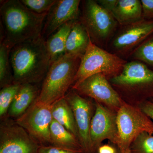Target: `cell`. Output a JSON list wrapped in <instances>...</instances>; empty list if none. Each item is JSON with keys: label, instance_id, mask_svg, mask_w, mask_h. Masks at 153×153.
I'll list each match as a JSON object with an SVG mask.
<instances>
[{"label": "cell", "instance_id": "obj_1", "mask_svg": "<svg viewBox=\"0 0 153 153\" xmlns=\"http://www.w3.org/2000/svg\"><path fill=\"white\" fill-rule=\"evenodd\" d=\"M0 13L3 29L1 42L11 49L17 44L42 36L48 13H33L21 0L3 1Z\"/></svg>", "mask_w": 153, "mask_h": 153}, {"label": "cell", "instance_id": "obj_2", "mask_svg": "<svg viewBox=\"0 0 153 153\" xmlns=\"http://www.w3.org/2000/svg\"><path fill=\"white\" fill-rule=\"evenodd\" d=\"M13 83L36 84L44 79L51 64L42 36L14 46L10 53Z\"/></svg>", "mask_w": 153, "mask_h": 153}, {"label": "cell", "instance_id": "obj_3", "mask_svg": "<svg viewBox=\"0 0 153 153\" xmlns=\"http://www.w3.org/2000/svg\"><path fill=\"white\" fill-rule=\"evenodd\" d=\"M81 58L66 55L50 65L43 79L37 101L51 105L65 97L74 84Z\"/></svg>", "mask_w": 153, "mask_h": 153}, {"label": "cell", "instance_id": "obj_4", "mask_svg": "<svg viewBox=\"0 0 153 153\" xmlns=\"http://www.w3.org/2000/svg\"><path fill=\"white\" fill-rule=\"evenodd\" d=\"M127 62L116 54L98 47L91 41L85 54L81 57L72 86L95 74H104L109 79L121 73Z\"/></svg>", "mask_w": 153, "mask_h": 153}, {"label": "cell", "instance_id": "obj_5", "mask_svg": "<svg viewBox=\"0 0 153 153\" xmlns=\"http://www.w3.org/2000/svg\"><path fill=\"white\" fill-rule=\"evenodd\" d=\"M79 20L92 42L100 47L110 41L119 26L112 15L94 0L82 1Z\"/></svg>", "mask_w": 153, "mask_h": 153}, {"label": "cell", "instance_id": "obj_6", "mask_svg": "<svg viewBox=\"0 0 153 153\" xmlns=\"http://www.w3.org/2000/svg\"><path fill=\"white\" fill-rule=\"evenodd\" d=\"M118 138L116 146L121 152L130 151L136 137L143 132L153 134V122L139 108L123 101L117 112Z\"/></svg>", "mask_w": 153, "mask_h": 153}, {"label": "cell", "instance_id": "obj_7", "mask_svg": "<svg viewBox=\"0 0 153 153\" xmlns=\"http://www.w3.org/2000/svg\"><path fill=\"white\" fill-rule=\"evenodd\" d=\"M109 81L113 86L127 94H143L153 91V70L133 60L127 62L121 73Z\"/></svg>", "mask_w": 153, "mask_h": 153}, {"label": "cell", "instance_id": "obj_8", "mask_svg": "<svg viewBox=\"0 0 153 153\" xmlns=\"http://www.w3.org/2000/svg\"><path fill=\"white\" fill-rule=\"evenodd\" d=\"M52 105L36 100L15 121L41 146H50V128L53 117Z\"/></svg>", "mask_w": 153, "mask_h": 153}, {"label": "cell", "instance_id": "obj_9", "mask_svg": "<svg viewBox=\"0 0 153 153\" xmlns=\"http://www.w3.org/2000/svg\"><path fill=\"white\" fill-rule=\"evenodd\" d=\"M111 39V53L120 57L130 56L141 44L153 34V20L143 19L139 22L120 26Z\"/></svg>", "mask_w": 153, "mask_h": 153}, {"label": "cell", "instance_id": "obj_10", "mask_svg": "<svg viewBox=\"0 0 153 153\" xmlns=\"http://www.w3.org/2000/svg\"><path fill=\"white\" fill-rule=\"evenodd\" d=\"M71 88L80 95L93 99L116 112L123 101L107 77L101 73L87 77Z\"/></svg>", "mask_w": 153, "mask_h": 153}, {"label": "cell", "instance_id": "obj_11", "mask_svg": "<svg viewBox=\"0 0 153 153\" xmlns=\"http://www.w3.org/2000/svg\"><path fill=\"white\" fill-rule=\"evenodd\" d=\"M41 146L27 132L8 117L0 125V153H38Z\"/></svg>", "mask_w": 153, "mask_h": 153}, {"label": "cell", "instance_id": "obj_12", "mask_svg": "<svg viewBox=\"0 0 153 153\" xmlns=\"http://www.w3.org/2000/svg\"><path fill=\"white\" fill-rule=\"evenodd\" d=\"M74 113L79 140L86 153H94L90 137L91 120L95 105L90 100L71 88L65 96Z\"/></svg>", "mask_w": 153, "mask_h": 153}, {"label": "cell", "instance_id": "obj_13", "mask_svg": "<svg viewBox=\"0 0 153 153\" xmlns=\"http://www.w3.org/2000/svg\"><path fill=\"white\" fill-rule=\"evenodd\" d=\"M95 111L91 120L90 137L94 153L104 140L116 145L118 138L117 112L105 105L94 101Z\"/></svg>", "mask_w": 153, "mask_h": 153}, {"label": "cell", "instance_id": "obj_14", "mask_svg": "<svg viewBox=\"0 0 153 153\" xmlns=\"http://www.w3.org/2000/svg\"><path fill=\"white\" fill-rule=\"evenodd\" d=\"M80 2L79 0H56L44 22L42 37L45 41L62 25L79 20Z\"/></svg>", "mask_w": 153, "mask_h": 153}, {"label": "cell", "instance_id": "obj_15", "mask_svg": "<svg viewBox=\"0 0 153 153\" xmlns=\"http://www.w3.org/2000/svg\"><path fill=\"white\" fill-rule=\"evenodd\" d=\"M91 40L79 20L74 21L67 38L66 55L80 57L84 55Z\"/></svg>", "mask_w": 153, "mask_h": 153}, {"label": "cell", "instance_id": "obj_16", "mask_svg": "<svg viewBox=\"0 0 153 153\" xmlns=\"http://www.w3.org/2000/svg\"><path fill=\"white\" fill-rule=\"evenodd\" d=\"M111 14L120 26L133 24L144 19L141 3L139 0H118Z\"/></svg>", "mask_w": 153, "mask_h": 153}, {"label": "cell", "instance_id": "obj_17", "mask_svg": "<svg viewBox=\"0 0 153 153\" xmlns=\"http://www.w3.org/2000/svg\"><path fill=\"white\" fill-rule=\"evenodd\" d=\"M40 90L36 84H22L10 107L8 117L16 119L21 116L38 98Z\"/></svg>", "mask_w": 153, "mask_h": 153}, {"label": "cell", "instance_id": "obj_18", "mask_svg": "<svg viewBox=\"0 0 153 153\" xmlns=\"http://www.w3.org/2000/svg\"><path fill=\"white\" fill-rule=\"evenodd\" d=\"M74 22L71 21L62 25L45 41L51 64L66 54L67 38Z\"/></svg>", "mask_w": 153, "mask_h": 153}, {"label": "cell", "instance_id": "obj_19", "mask_svg": "<svg viewBox=\"0 0 153 153\" xmlns=\"http://www.w3.org/2000/svg\"><path fill=\"white\" fill-rule=\"evenodd\" d=\"M50 146L72 151H83L79 140L64 127L53 119L50 128Z\"/></svg>", "mask_w": 153, "mask_h": 153}, {"label": "cell", "instance_id": "obj_20", "mask_svg": "<svg viewBox=\"0 0 153 153\" xmlns=\"http://www.w3.org/2000/svg\"><path fill=\"white\" fill-rule=\"evenodd\" d=\"M52 112L53 119L64 127L79 140L74 113L65 97L52 104Z\"/></svg>", "mask_w": 153, "mask_h": 153}, {"label": "cell", "instance_id": "obj_21", "mask_svg": "<svg viewBox=\"0 0 153 153\" xmlns=\"http://www.w3.org/2000/svg\"><path fill=\"white\" fill-rule=\"evenodd\" d=\"M11 49L3 42L0 43V86L1 88L13 83V76L10 53Z\"/></svg>", "mask_w": 153, "mask_h": 153}, {"label": "cell", "instance_id": "obj_22", "mask_svg": "<svg viewBox=\"0 0 153 153\" xmlns=\"http://www.w3.org/2000/svg\"><path fill=\"white\" fill-rule=\"evenodd\" d=\"M21 85L13 83L1 88L0 91V117L2 119L7 117L10 107Z\"/></svg>", "mask_w": 153, "mask_h": 153}, {"label": "cell", "instance_id": "obj_23", "mask_svg": "<svg viewBox=\"0 0 153 153\" xmlns=\"http://www.w3.org/2000/svg\"><path fill=\"white\" fill-rule=\"evenodd\" d=\"M130 57L134 60L153 66V34L141 44Z\"/></svg>", "mask_w": 153, "mask_h": 153}, {"label": "cell", "instance_id": "obj_24", "mask_svg": "<svg viewBox=\"0 0 153 153\" xmlns=\"http://www.w3.org/2000/svg\"><path fill=\"white\" fill-rule=\"evenodd\" d=\"M131 153H153V134L143 132L136 137L132 142Z\"/></svg>", "mask_w": 153, "mask_h": 153}, {"label": "cell", "instance_id": "obj_25", "mask_svg": "<svg viewBox=\"0 0 153 153\" xmlns=\"http://www.w3.org/2000/svg\"><path fill=\"white\" fill-rule=\"evenodd\" d=\"M23 4L33 13H48L56 0H21Z\"/></svg>", "mask_w": 153, "mask_h": 153}, {"label": "cell", "instance_id": "obj_26", "mask_svg": "<svg viewBox=\"0 0 153 153\" xmlns=\"http://www.w3.org/2000/svg\"><path fill=\"white\" fill-rule=\"evenodd\" d=\"M38 153H86L84 151H72L55 147L52 146H41Z\"/></svg>", "mask_w": 153, "mask_h": 153}, {"label": "cell", "instance_id": "obj_27", "mask_svg": "<svg viewBox=\"0 0 153 153\" xmlns=\"http://www.w3.org/2000/svg\"><path fill=\"white\" fill-rule=\"evenodd\" d=\"M143 19L153 18V0H141Z\"/></svg>", "mask_w": 153, "mask_h": 153}, {"label": "cell", "instance_id": "obj_28", "mask_svg": "<svg viewBox=\"0 0 153 153\" xmlns=\"http://www.w3.org/2000/svg\"><path fill=\"white\" fill-rule=\"evenodd\" d=\"M139 108L153 120V102L143 101L140 104Z\"/></svg>", "mask_w": 153, "mask_h": 153}, {"label": "cell", "instance_id": "obj_29", "mask_svg": "<svg viewBox=\"0 0 153 153\" xmlns=\"http://www.w3.org/2000/svg\"><path fill=\"white\" fill-rule=\"evenodd\" d=\"M117 1L118 0H98L97 1L111 13V12L116 5Z\"/></svg>", "mask_w": 153, "mask_h": 153}, {"label": "cell", "instance_id": "obj_30", "mask_svg": "<svg viewBox=\"0 0 153 153\" xmlns=\"http://www.w3.org/2000/svg\"><path fill=\"white\" fill-rule=\"evenodd\" d=\"M98 153H117V151L110 145H104L99 148Z\"/></svg>", "mask_w": 153, "mask_h": 153}, {"label": "cell", "instance_id": "obj_31", "mask_svg": "<svg viewBox=\"0 0 153 153\" xmlns=\"http://www.w3.org/2000/svg\"><path fill=\"white\" fill-rule=\"evenodd\" d=\"M117 153H131V152L130 151H129V152H125V153L121 152H120V151H119L118 150Z\"/></svg>", "mask_w": 153, "mask_h": 153}]
</instances>
